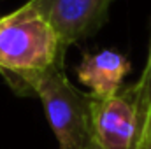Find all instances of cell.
Listing matches in <instances>:
<instances>
[{
    "label": "cell",
    "instance_id": "1",
    "mask_svg": "<svg viewBox=\"0 0 151 149\" xmlns=\"http://www.w3.org/2000/svg\"><path fill=\"white\" fill-rule=\"evenodd\" d=\"M67 47L30 4L0 18V72L18 93L34 95L37 81L65 62Z\"/></svg>",
    "mask_w": 151,
    "mask_h": 149
},
{
    "label": "cell",
    "instance_id": "2",
    "mask_svg": "<svg viewBox=\"0 0 151 149\" xmlns=\"http://www.w3.org/2000/svg\"><path fill=\"white\" fill-rule=\"evenodd\" d=\"M63 63H56L39 79L34 95L42 100L60 149H90L93 144L91 98L69 81Z\"/></svg>",
    "mask_w": 151,
    "mask_h": 149
},
{
    "label": "cell",
    "instance_id": "3",
    "mask_svg": "<svg viewBox=\"0 0 151 149\" xmlns=\"http://www.w3.org/2000/svg\"><path fill=\"white\" fill-rule=\"evenodd\" d=\"M91 98V135L100 149H135L139 140V112L127 90L109 98Z\"/></svg>",
    "mask_w": 151,
    "mask_h": 149
},
{
    "label": "cell",
    "instance_id": "4",
    "mask_svg": "<svg viewBox=\"0 0 151 149\" xmlns=\"http://www.w3.org/2000/svg\"><path fill=\"white\" fill-rule=\"evenodd\" d=\"M69 47L91 37L107 21L113 0H30Z\"/></svg>",
    "mask_w": 151,
    "mask_h": 149
},
{
    "label": "cell",
    "instance_id": "5",
    "mask_svg": "<svg viewBox=\"0 0 151 149\" xmlns=\"http://www.w3.org/2000/svg\"><path fill=\"white\" fill-rule=\"evenodd\" d=\"M130 72V62L114 49L84 53L76 67L77 79L90 90L93 98H109L121 91V84Z\"/></svg>",
    "mask_w": 151,
    "mask_h": 149
},
{
    "label": "cell",
    "instance_id": "6",
    "mask_svg": "<svg viewBox=\"0 0 151 149\" xmlns=\"http://www.w3.org/2000/svg\"><path fill=\"white\" fill-rule=\"evenodd\" d=\"M128 91L132 93L134 102L137 105V112H139V140L135 148L139 149L144 144V140L151 135V32L146 67L142 70L141 79L134 86H128Z\"/></svg>",
    "mask_w": 151,
    "mask_h": 149
},
{
    "label": "cell",
    "instance_id": "7",
    "mask_svg": "<svg viewBox=\"0 0 151 149\" xmlns=\"http://www.w3.org/2000/svg\"><path fill=\"white\" fill-rule=\"evenodd\" d=\"M139 149H151V135L146 139V140H144V144H142Z\"/></svg>",
    "mask_w": 151,
    "mask_h": 149
},
{
    "label": "cell",
    "instance_id": "8",
    "mask_svg": "<svg viewBox=\"0 0 151 149\" xmlns=\"http://www.w3.org/2000/svg\"><path fill=\"white\" fill-rule=\"evenodd\" d=\"M90 149H100V148H99V146H95V144H91V148H90Z\"/></svg>",
    "mask_w": 151,
    "mask_h": 149
}]
</instances>
